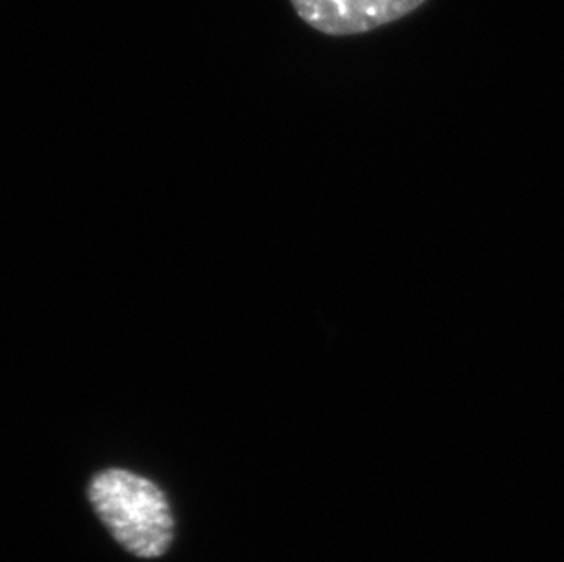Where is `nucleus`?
I'll list each match as a JSON object with an SVG mask.
<instances>
[{
    "label": "nucleus",
    "instance_id": "f03ea898",
    "mask_svg": "<svg viewBox=\"0 0 564 562\" xmlns=\"http://www.w3.org/2000/svg\"><path fill=\"white\" fill-rule=\"evenodd\" d=\"M296 15L316 32L347 37L388 26L426 0H291Z\"/></svg>",
    "mask_w": 564,
    "mask_h": 562
},
{
    "label": "nucleus",
    "instance_id": "f257e3e1",
    "mask_svg": "<svg viewBox=\"0 0 564 562\" xmlns=\"http://www.w3.org/2000/svg\"><path fill=\"white\" fill-rule=\"evenodd\" d=\"M88 499L113 539L135 558L155 559L174 541V517L165 491L149 478L107 469L88 486Z\"/></svg>",
    "mask_w": 564,
    "mask_h": 562
}]
</instances>
